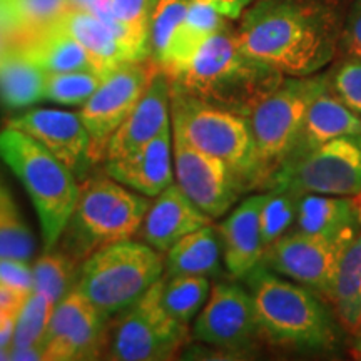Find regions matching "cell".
Here are the masks:
<instances>
[{
  "mask_svg": "<svg viewBox=\"0 0 361 361\" xmlns=\"http://www.w3.org/2000/svg\"><path fill=\"white\" fill-rule=\"evenodd\" d=\"M239 44L288 78L319 72L341 37L336 16L314 0H258L243 16Z\"/></svg>",
  "mask_w": 361,
  "mask_h": 361,
  "instance_id": "1",
  "label": "cell"
},
{
  "mask_svg": "<svg viewBox=\"0 0 361 361\" xmlns=\"http://www.w3.org/2000/svg\"><path fill=\"white\" fill-rule=\"evenodd\" d=\"M284 75L251 57L226 24L207 37L188 66L169 79L171 87L250 117Z\"/></svg>",
  "mask_w": 361,
  "mask_h": 361,
  "instance_id": "2",
  "label": "cell"
},
{
  "mask_svg": "<svg viewBox=\"0 0 361 361\" xmlns=\"http://www.w3.org/2000/svg\"><path fill=\"white\" fill-rule=\"evenodd\" d=\"M261 336L295 350H328L336 328L318 295L259 263L245 276Z\"/></svg>",
  "mask_w": 361,
  "mask_h": 361,
  "instance_id": "3",
  "label": "cell"
},
{
  "mask_svg": "<svg viewBox=\"0 0 361 361\" xmlns=\"http://www.w3.org/2000/svg\"><path fill=\"white\" fill-rule=\"evenodd\" d=\"M149 206L146 196L129 191L106 173L85 179L56 247L82 264L99 247L133 238Z\"/></svg>",
  "mask_w": 361,
  "mask_h": 361,
  "instance_id": "4",
  "label": "cell"
},
{
  "mask_svg": "<svg viewBox=\"0 0 361 361\" xmlns=\"http://www.w3.org/2000/svg\"><path fill=\"white\" fill-rule=\"evenodd\" d=\"M0 159L29 192L42 229L44 251L57 246L74 211L79 184L72 171L19 129L0 130Z\"/></svg>",
  "mask_w": 361,
  "mask_h": 361,
  "instance_id": "5",
  "label": "cell"
},
{
  "mask_svg": "<svg viewBox=\"0 0 361 361\" xmlns=\"http://www.w3.org/2000/svg\"><path fill=\"white\" fill-rule=\"evenodd\" d=\"M162 273V252L129 238L94 251L80 264L74 290L107 319L133 306Z\"/></svg>",
  "mask_w": 361,
  "mask_h": 361,
  "instance_id": "6",
  "label": "cell"
},
{
  "mask_svg": "<svg viewBox=\"0 0 361 361\" xmlns=\"http://www.w3.org/2000/svg\"><path fill=\"white\" fill-rule=\"evenodd\" d=\"M331 87V78L313 74L286 78L269 92L250 116L255 141L256 180L268 179L288 159L295 147L311 102Z\"/></svg>",
  "mask_w": 361,
  "mask_h": 361,
  "instance_id": "7",
  "label": "cell"
},
{
  "mask_svg": "<svg viewBox=\"0 0 361 361\" xmlns=\"http://www.w3.org/2000/svg\"><path fill=\"white\" fill-rule=\"evenodd\" d=\"M171 128L194 147L224 161L243 184H256L250 117L171 87Z\"/></svg>",
  "mask_w": 361,
  "mask_h": 361,
  "instance_id": "8",
  "label": "cell"
},
{
  "mask_svg": "<svg viewBox=\"0 0 361 361\" xmlns=\"http://www.w3.org/2000/svg\"><path fill=\"white\" fill-rule=\"evenodd\" d=\"M161 279L133 306L106 324L101 358L114 361L173 360L188 343V324L174 319L159 300Z\"/></svg>",
  "mask_w": 361,
  "mask_h": 361,
  "instance_id": "9",
  "label": "cell"
},
{
  "mask_svg": "<svg viewBox=\"0 0 361 361\" xmlns=\"http://www.w3.org/2000/svg\"><path fill=\"white\" fill-rule=\"evenodd\" d=\"M266 186L298 197L305 194L355 197L361 189V134L331 139L308 154L284 162Z\"/></svg>",
  "mask_w": 361,
  "mask_h": 361,
  "instance_id": "10",
  "label": "cell"
},
{
  "mask_svg": "<svg viewBox=\"0 0 361 361\" xmlns=\"http://www.w3.org/2000/svg\"><path fill=\"white\" fill-rule=\"evenodd\" d=\"M157 66L151 59L124 62L104 75L96 92L82 104L79 116L89 134L85 159L106 161L107 146L146 90Z\"/></svg>",
  "mask_w": 361,
  "mask_h": 361,
  "instance_id": "11",
  "label": "cell"
},
{
  "mask_svg": "<svg viewBox=\"0 0 361 361\" xmlns=\"http://www.w3.org/2000/svg\"><path fill=\"white\" fill-rule=\"evenodd\" d=\"M350 243L298 229L296 233H284L266 247L261 263L274 273L303 284L318 296L331 300L338 264Z\"/></svg>",
  "mask_w": 361,
  "mask_h": 361,
  "instance_id": "12",
  "label": "cell"
},
{
  "mask_svg": "<svg viewBox=\"0 0 361 361\" xmlns=\"http://www.w3.org/2000/svg\"><path fill=\"white\" fill-rule=\"evenodd\" d=\"M173 151L176 184L183 192L211 219L228 213L245 186L231 168L218 157L194 147L174 129Z\"/></svg>",
  "mask_w": 361,
  "mask_h": 361,
  "instance_id": "13",
  "label": "cell"
},
{
  "mask_svg": "<svg viewBox=\"0 0 361 361\" xmlns=\"http://www.w3.org/2000/svg\"><path fill=\"white\" fill-rule=\"evenodd\" d=\"M192 336L224 353L250 351L261 336L250 291L234 283H216L196 318Z\"/></svg>",
  "mask_w": 361,
  "mask_h": 361,
  "instance_id": "14",
  "label": "cell"
},
{
  "mask_svg": "<svg viewBox=\"0 0 361 361\" xmlns=\"http://www.w3.org/2000/svg\"><path fill=\"white\" fill-rule=\"evenodd\" d=\"M106 318L87 298L72 290L54 306L42 340L45 361L97 360L102 356Z\"/></svg>",
  "mask_w": 361,
  "mask_h": 361,
  "instance_id": "15",
  "label": "cell"
},
{
  "mask_svg": "<svg viewBox=\"0 0 361 361\" xmlns=\"http://www.w3.org/2000/svg\"><path fill=\"white\" fill-rule=\"evenodd\" d=\"M6 128L19 129L29 134L71 171L78 169L87 154V129L80 116L74 112L54 109L29 111L25 114L8 117Z\"/></svg>",
  "mask_w": 361,
  "mask_h": 361,
  "instance_id": "16",
  "label": "cell"
},
{
  "mask_svg": "<svg viewBox=\"0 0 361 361\" xmlns=\"http://www.w3.org/2000/svg\"><path fill=\"white\" fill-rule=\"evenodd\" d=\"M104 173L142 196L156 197L173 184V129L128 154L107 159Z\"/></svg>",
  "mask_w": 361,
  "mask_h": 361,
  "instance_id": "17",
  "label": "cell"
},
{
  "mask_svg": "<svg viewBox=\"0 0 361 361\" xmlns=\"http://www.w3.org/2000/svg\"><path fill=\"white\" fill-rule=\"evenodd\" d=\"M169 128L171 82L168 75L157 67L133 112L111 137L106 161L144 146Z\"/></svg>",
  "mask_w": 361,
  "mask_h": 361,
  "instance_id": "18",
  "label": "cell"
},
{
  "mask_svg": "<svg viewBox=\"0 0 361 361\" xmlns=\"http://www.w3.org/2000/svg\"><path fill=\"white\" fill-rule=\"evenodd\" d=\"M211 221L213 219L202 213L183 189L173 183L157 194L135 234H139L142 243L166 255L180 238L211 224Z\"/></svg>",
  "mask_w": 361,
  "mask_h": 361,
  "instance_id": "19",
  "label": "cell"
},
{
  "mask_svg": "<svg viewBox=\"0 0 361 361\" xmlns=\"http://www.w3.org/2000/svg\"><path fill=\"white\" fill-rule=\"evenodd\" d=\"M263 200L264 194L246 197L218 226L223 261L233 278H245L263 261L266 251L261 233Z\"/></svg>",
  "mask_w": 361,
  "mask_h": 361,
  "instance_id": "20",
  "label": "cell"
},
{
  "mask_svg": "<svg viewBox=\"0 0 361 361\" xmlns=\"http://www.w3.org/2000/svg\"><path fill=\"white\" fill-rule=\"evenodd\" d=\"M355 134H361V117L331 94L329 87L311 102L295 147L284 162L308 154L331 139Z\"/></svg>",
  "mask_w": 361,
  "mask_h": 361,
  "instance_id": "21",
  "label": "cell"
},
{
  "mask_svg": "<svg viewBox=\"0 0 361 361\" xmlns=\"http://www.w3.org/2000/svg\"><path fill=\"white\" fill-rule=\"evenodd\" d=\"M296 223L300 231L328 239L353 241L360 219L353 196L305 194L298 201Z\"/></svg>",
  "mask_w": 361,
  "mask_h": 361,
  "instance_id": "22",
  "label": "cell"
},
{
  "mask_svg": "<svg viewBox=\"0 0 361 361\" xmlns=\"http://www.w3.org/2000/svg\"><path fill=\"white\" fill-rule=\"evenodd\" d=\"M12 47L24 54L29 61H32L47 74L71 71L97 72L87 51L57 22L37 34L17 40Z\"/></svg>",
  "mask_w": 361,
  "mask_h": 361,
  "instance_id": "23",
  "label": "cell"
},
{
  "mask_svg": "<svg viewBox=\"0 0 361 361\" xmlns=\"http://www.w3.org/2000/svg\"><path fill=\"white\" fill-rule=\"evenodd\" d=\"M57 24L87 51L99 74L106 75L114 67L135 61L129 49L94 13L69 8Z\"/></svg>",
  "mask_w": 361,
  "mask_h": 361,
  "instance_id": "24",
  "label": "cell"
},
{
  "mask_svg": "<svg viewBox=\"0 0 361 361\" xmlns=\"http://www.w3.org/2000/svg\"><path fill=\"white\" fill-rule=\"evenodd\" d=\"M221 258L223 250L218 229L206 224L180 238L166 251L162 276H218L221 273Z\"/></svg>",
  "mask_w": 361,
  "mask_h": 361,
  "instance_id": "25",
  "label": "cell"
},
{
  "mask_svg": "<svg viewBox=\"0 0 361 361\" xmlns=\"http://www.w3.org/2000/svg\"><path fill=\"white\" fill-rule=\"evenodd\" d=\"M47 72L17 49L0 54V101L8 107H25L44 99Z\"/></svg>",
  "mask_w": 361,
  "mask_h": 361,
  "instance_id": "26",
  "label": "cell"
},
{
  "mask_svg": "<svg viewBox=\"0 0 361 361\" xmlns=\"http://www.w3.org/2000/svg\"><path fill=\"white\" fill-rule=\"evenodd\" d=\"M69 8L71 0H0V25L13 44L52 25Z\"/></svg>",
  "mask_w": 361,
  "mask_h": 361,
  "instance_id": "27",
  "label": "cell"
},
{
  "mask_svg": "<svg viewBox=\"0 0 361 361\" xmlns=\"http://www.w3.org/2000/svg\"><path fill=\"white\" fill-rule=\"evenodd\" d=\"M331 301L336 306L340 323L355 333L361 323V233L343 252Z\"/></svg>",
  "mask_w": 361,
  "mask_h": 361,
  "instance_id": "28",
  "label": "cell"
},
{
  "mask_svg": "<svg viewBox=\"0 0 361 361\" xmlns=\"http://www.w3.org/2000/svg\"><path fill=\"white\" fill-rule=\"evenodd\" d=\"M209 291L211 283L206 276H188V274L171 278L162 276L159 300L174 319L189 324L202 310Z\"/></svg>",
  "mask_w": 361,
  "mask_h": 361,
  "instance_id": "29",
  "label": "cell"
},
{
  "mask_svg": "<svg viewBox=\"0 0 361 361\" xmlns=\"http://www.w3.org/2000/svg\"><path fill=\"white\" fill-rule=\"evenodd\" d=\"M189 0H156L147 29L149 59L162 69L186 19Z\"/></svg>",
  "mask_w": 361,
  "mask_h": 361,
  "instance_id": "30",
  "label": "cell"
},
{
  "mask_svg": "<svg viewBox=\"0 0 361 361\" xmlns=\"http://www.w3.org/2000/svg\"><path fill=\"white\" fill-rule=\"evenodd\" d=\"M79 268L80 264L59 247L44 251L32 266L34 291L42 293L57 305L78 284Z\"/></svg>",
  "mask_w": 361,
  "mask_h": 361,
  "instance_id": "31",
  "label": "cell"
},
{
  "mask_svg": "<svg viewBox=\"0 0 361 361\" xmlns=\"http://www.w3.org/2000/svg\"><path fill=\"white\" fill-rule=\"evenodd\" d=\"M34 255V238L0 180V259L29 261Z\"/></svg>",
  "mask_w": 361,
  "mask_h": 361,
  "instance_id": "32",
  "label": "cell"
},
{
  "mask_svg": "<svg viewBox=\"0 0 361 361\" xmlns=\"http://www.w3.org/2000/svg\"><path fill=\"white\" fill-rule=\"evenodd\" d=\"M104 75L94 71L54 72L45 78L44 99L66 106H80L96 92Z\"/></svg>",
  "mask_w": 361,
  "mask_h": 361,
  "instance_id": "33",
  "label": "cell"
},
{
  "mask_svg": "<svg viewBox=\"0 0 361 361\" xmlns=\"http://www.w3.org/2000/svg\"><path fill=\"white\" fill-rule=\"evenodd\" d=\"M54 306L56 305L42 293H30L16 319V333H13L11 350L42 346L45 329H47Z\"/></svg>",
  "mask_w": 361,
  "mask_h": 361,
  "instance_id": "34",
  "label": "cell"
},
{
  "mask_svg": "<svg viewBox=\"0 0 361 361\" xmlns=\"http://www.w3.org/2000/svg\"><path fill=\"white\" fill-rule=\"evenodd\" d=\"M298 201L300 197L295 194L279 189H269L264 194L263 206H261V233L266 247L281 238L295 223Z\"/></svg>",
  "mask_w": 361,
  "mask_h": 361,
  "instance_id": "35",
  "label": "cell"
},
{
  "mask_svg": "<svg viewBox=\"0 0 361 361\" xmlns=\"http://www.w3.org/2000/svg\"><path fill=\"white\" fill-rule=\"evenodd\" d=\"M116 20L124 27L137 51L149 59L147 29L156 0H109Z\"/></svg>",
  "mask_w": 361,
  "mask_h": 361,
  "instance_id": "36",
  "label": "cell"
},
{
  "mask_svg": "<svg viewBox=\"0 0 361 361\" xmlns=\"http://www.w3.org/2000/svg\"><path fill=\"white\" fill-rule=\"evenodd\" d=\"M331 90L340 101L361 117V59L351 57L331 79Z\"/></svg>",
  "mask_w": 361,
  "mask_h": 361,
  "instance_id": "37",
  "label": "cell"
},
{
  "mask_svg": "<svg viewBox=\"0 0 361 361\" xmlns=\"http://www.w3.org/2000/svg\"><path fill=\"white\" fill-rule=\"evenodd\" d=\"M0 284L16 288L25 295L34 291V273L27 261L0 259Z\"/></svg>",
  "mask_w": 361,
  "mask_h": 361,
  "instance_id": "38",
  "label": "cell"
},
{
  "mask_svg": "<svg viewBox=\"0 0 361 361\" xmlns=\"http://www.w3.org/2000/svg\"><path fill=\"white\" fill-rule=\"evenodd\" d=\"M340 42L351 57L361 59V0H353L341 29Z\"/></svg>",
  "mask_w": 361,
  "mask_h": 361,
  "instance_id": "39",
  "label": "cell"
},
{
  "mask_svg": "<svg viewBox=\"0 0 361 361\" xmlns=\"http://www.w3.org/2000/svg\"><path fill=\"white\" fill-rule=\"evenodd\" d=\"M27 298L29 295H25V293L6 286V284H0V313L4 316H11V318H17Z\"/></svg>",
  "mask_w": 361,
  "mask_h": 361,
  "instance_id": "40",
  "label": "cell"
},
{
  "mask_svg": "<svg viewBox=\"0 0 361 361\" xmlns=\"http://www.w3.org/2000/svg\"><path fill=\"white\" fill-rule=\"evenodd\" d=\"M218 11L223 13L226 19H238L247 6H251L255 0H209Z\"/></svg>",
  "mask_w": 361,
  "mask_h": 361,
  "instance_id": "41",
  "label": "cell"
},
{
  "mask_svg": "<svg viewBox=\"0 0 361 361\" xmlns=\"http://www.w3.org/2000/svg\"><path fill=\"white\" fill-rule=\"evenodd\" d=\"M16 319L11 316H6L4 322L0 323V348L11 351L12 341H13V333H16Z\"/></svg>",
  "mask_w": 361,
  "mask_h": 361,
  "instance_id": "42",
  "label": "cell"
},
{
  "mask_svg": "<svg viewBox=\"0 0 361 361\" xmlns=\"http://www.w3.org/2000/svg\"><path fill=\"white\" fill-rule=\"evenodd\" d=\"M12 47V42H11V37H8L7 30L4 29L2 25H0V54H4L7 51V49Z\"/></svg>",
  "mask_w": 361,
  "mask_h": 361,
  "instance_id": "43",
  "label": "cell"
},
{
  "mask_svg": "<svg viewBox=\"0 0 361 361\" xmlns=\"http://www.w3.org/2000/svg\"><path fill=\"white\" fill-rule=\"evenodd\" d=\"M355 335V343H353V353L358 360H361V323L360 326L356 328V331L353 333Z\"/></svg>",
  "mask_w": 361,
  "mask_h": 361,
  "instance_id": "44",
  "label": "cell"
},
{
  "mask_svg": "<svg viewBox=\"0 0 361 361\" xmlns=\"http://www.w3.org/2000/svg\"><path fill=\"white\" fill-rule=\"evenodd\" d=\"M94 0H71V6L72 8H80V11H90L92 7Z\"/></svg>",
  "mask_w": 361,
  "mask_h": 361,
  "instance_id": "45",
  "label": "cell"
},
{
  "mask_svg": "<svg viewBox=\"0 0 361 361\" xmlns=\"http://www.w3.org/2000/svg\"><path fill=\"white\" fill-rule=\"evenodd\" d=\"M355 204H356V211H358V219L361 224V189H360V192L355 196Z\"/></svg>",
  "mask_w": 361,
  "mask_h": 361,
  "instance_id": "46",
  "label": "cell"
},
{
  "mask_svg": "<svg viewBox=\"0 0 361 361\" xmlns=\"http://www.w3.org/2000/svg\"><path fill=\"white\" fill-rule=\"evenodd\" d=\"M0 360H8V351L0 348Z\"/></svg>",
  "mask_w": 361,
  "mask_h": 361,
  "instance_id": "47",
  "label": "cell"
}]
</instances>
